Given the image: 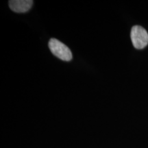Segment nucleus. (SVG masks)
Here are the masks:
<instances>
[{
  "label": "nucleus",
  "mask_w": 148,
  "mask_h": 148,
  "mask_svg": "<svg viewBox=\"0 0 148 148\" xmlns=\"http://www.w3.org/2000/svg\"><path fill=\"white\" fill-rule=\"evenodd\" d=\"M131 40L136 49H141L148 44V34L143 27L134 25L131 29Z\"/></svg>",
  "instance_id": "nucleus-2"
},
{
  "label": "nucleus",
  "mask_w": 148,
  "mask_h": 148,
  "mask_svg": "<svg viewBox=\"0 0 148 148\" xmlns=\"http://www.w3.org/2000/svg\"><path fill=\"white\" fill-rule=\"evenodd\" d=\"M33 4L32 0H11L9 1V6L11 10L18 13L26 12L30 10Z\"/></svg>",
  "instance_id": "nucleus-3"
},
{
  "label": "nucleus",
  "mask_w": 148,
  "mask_h": 148,
  "mask_svg": "<svg viewBox=\"0 0 148 148\" xmlns=\"http://www.w3.org/2000/svg\"><path fill=\"white\" fill-rule=\"evenodd\" d=\"M49 49L53 55L64 61H69L72 58L71 50L67 46L60 42V40L51 38L49 41Z\"/></svg>",
  "instance_id": "nucleus-1"
}]
</instances>
